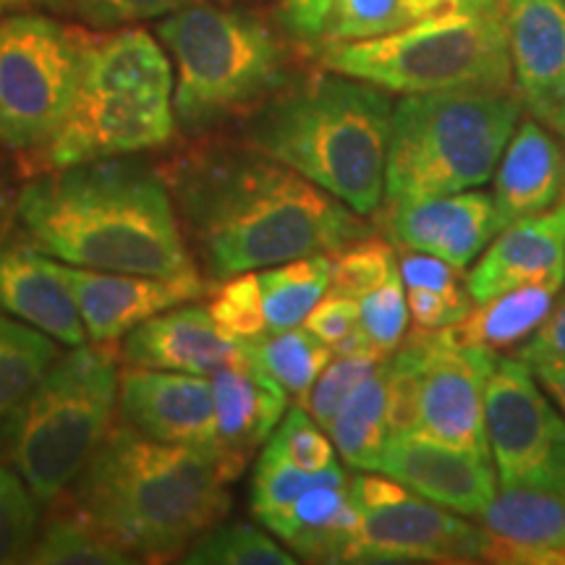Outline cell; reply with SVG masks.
<instances>
[{"mask_svg": "<svg viewBox=\"0 0 565 565\" xmlns=\"http://www.w3.org/2000/svg\"><path fill=\"white\" fill-rule=\"evenodd\" d=\"M179 223L212 286L309 254H333L374 228L364 215L246 141H200L160 168Z\"/></svg>", "mask_w": 565, "mask_h": 565, "instance_id": "1", "label": "cell"}, {"mask_svg": "<svg viewBox=\"0 0 565 565\" xmlns=\"http://www.w3.org/2000/svg\"><path fill=\"white\" fill-rule=\"evenodd\" d=\"M13 225L47 257L137 275L194 270L160 168L137 154L45 171L21 186Z\"/></svg>", "mask_w": 565, "mask_h": 565, "instance_id": "2", "label": "cell"}, {"mask_svg": "<svg viewBox=\"0 0 565 565\" xmlns=\"http://www.w3.org/2000/svg\"><path fill=\"white\" fill-rule=\"evenodd\" d=\"M231 479L215 456L113 424L66 494L126 555L173 561L225 521Z\"/></svg>", "mask_w": 565, "mask_h": 565, "instance_id": "3", "label": "cell"}, {"mask_svg": "<svg viewBox=\"0 0 565 565\" xmlns=\"http://www.w3.org/2000/svg\"><path fill=\"white\" fill-rule=\"evenodd\" d=\"M391 121L385 89L333 71L259 105L242 141L370 217L385 194Z\"/></svg>", "mask_w": 565, "mask_h": 565, "instance_id": "4", "label": "cell"}, {"mask_svg": "<svg viewBox=\"0 0 565 565\" xmlns=\"http://www.w3.org/2000/svg\"><path fill=\"white\" fill-rule=\"evenodd\" d=\"M173 66L150 32L92 34L66 121L34 171L160 150L175 134Z\"/></svg>", "mask_w": 565, "mask_h": 565, "instance_id": "5", "label": "cell"}, {"mask_svg": "<svg viewBox=\"0 0 565 565\" xmlns=\"http://www.w3.org/2000/svg\"><path fill=\"white\" fill-rule=\"evenodd\" d=\"M508 0H463L406 30L356 42H330L328 71L385 92H511Z\"/></svg>", "mask_w": 565, "mask_h": 565, "instance_id": "6", "label": "cell"}, {"mask_svg": "<svg viewBox=\"0 0 565 565\" xmlns=\"http://www.w3.org/2000/svg\"><path fill=\"white\" fill-rule=\"evenodd\" d=\"M521 100L511 92H429L393 105L383 204L448 196L494 175Z\"/></svg>", "mask_w": 565, "mask_h": 565, "instance_id": "7", "label": "cell"}, {"mask_svg": "<svg viewBox=\"0 0 565 565\" xmlns=\"http://www.w3.org/2000/svg\"><path fill=\"white\" fill-rule=\"evenodd\" d=\"M121 356L110 343L58 353L6 427L9 458L40 503L63 498L110 433Z\"/></svg>", "mask_w": 565, "mask_h": 565, "instance_id": "8", "label": "cell"}, {"mask_svg": "<svg viewBox=\"0 0 565 565\" xmlns=\"http://www.w3.org/2000/svg\"><path fill=\"white\" fill-rule=\"evenodd\" d=\"M175 63L173 110L183 134L215 129L265 105L286 84V51L263 19L217 6H186L158 24Z\"/></svg>", "mask_w": 565, "mask_h": 565, "instance_id": "9", "label": "cell"}, {"mask_svg": "<svg viewBox=\"0 0 565 565\" xmlns=\"http://www.w3.org/2000/svg\"><path fill=\"white\" fill-rule=\"evenodd\" d=\"M92 34L40 13L0 19V147L38 154L66 121Z\"/></svg>", "mask_w": 565, "mask_h": 565, "instance_id": "10", "label": "cell"}, {"mask_svg": "<svg viewBox=\"0 0 565 565\" xmlns=\"http://www.w3.org/2000/svg\"><path fill=\"white\" fill-rule=\"evenodd\" d=\"M490 456L503 487L565 494V414L542 393L532 366L498 356L487 380Z\"/></svg>", "mask_w": 565, "mask_h": 565, "instance_id": "11", "label": "cell"}, {"mask_svg": "<svg viewBox=\"0 0 565 565\" xmlns=\"http://www.w3.org/2000/svg\"><path fill=\"white\" fill-rule=\"evenodd\" d=\"M422 343L416 429L482 458L490 456L484 391L498 353L458 345L443 330L416 328Z\"/></svg>", "mask_w": 565, "mask_h": 565, "instance_id": "12", "label": "cell"}, {"mask_svg": "<svg viewBox=\"0 0 565 565\" xmlns=\"http://www.w3.org/2000/svg\"><path fill=\"white\" fill-rule=\"evenodd\" d=\"M482 561L479 526L406 487L398 498L362 508V532L343 563H475Z\"/></svg>", "mask_w": 565, "mask_h": 565, "instance_id": "13", "label": "cell"}, {"mask_svg": "<svg viewBox=\"0 0 565 565\" xmlns=\"http://www.w3.org/2000/svg\"><path fill=\"white\" fill-rule=\"evenodd\" d=\"M89 343H116L150 317L210 296L212 282L200 267L179 275L108 273L61 265Z\"/></svg>", "mask_w": 565, "mask_h": 565, "instance_id": "14", "label": "cell"}, {"mask_svg": "<svg viewBox=\"0 0 565 565\" xmlns=\"http://www.w3.org/2000/svg\"><path fill=\"white\" fill-rule=\"evenodd\" d=\"M118 408L124 422L145 437L217 458L215 401L202 374L129 366L121 372Z\"/></svg>", "mask_w": 565, "mask_h": 565, "instance_id": "15", "label": "cell"}, {"mask_svg": "<svg viewBox=\"0 0 565 565\" xmlns=\"http://www.w3.org/2000/svg\"><path fill=\"white\" fill-rule=\"evenodd\" d=\"M377 217L395 249L435 254L456 270L475 263L500 231L492 194L479 189L385 204L377 210Z\"/></svg>", "mask_w": 565, "mask_h": 565, "instance_id": "16", "label": "cell"}, {"mask_svg": "<svg viewBox=\"0 0 565 565\" xmlns=\"http://www.w3.org/2000/svg\"><path fill=\"white\" fill-rule=\"evenodd\" d=\"M380 475L461 515H479L498 492L492 458L435 440L419 429L387 437Z\"/></svg>", "mask_w": 565, "mask_h": 565, "instance_id": "17", "label": "cell"}, {"mask_svg": "<svg viewBox=\"0 0 565 565\" xmlns=\"http://www.w3.org/2000/svg\"><path fill=\"white\" fill-rule=\"evenodd\" d=\"M529 282L563 288L565 200L503 225L466 275V291L479 303Z\"/></svg>", "mask_w": 565, "mask_h": 565, "instance_id": "18", "label": "cell"}, {"mask_svg": "<svg viewBox=\"0 0 565 565\" xmlns=\"http://www.w3.org/2000/svg\"><path fill=\"white\" fill-rule=\"evenodd\" d=\"M215 401L217 461L225 477L238 479L259 445L270 440L282 414L288 412V393L270 374L242 356L210 374Z\"/></svg>", "mask_w": 565, "mask_h": 565, "instance_id": "19", "label": "cell"}, {"mask_svg": "<svg viewBox=\"0 0 565 565\" xmlns=\"http://www.w3.org/2000/svg\"><path fill=\"white\" fill-rule=\"evenodd\" d=\"M0 312L51 335L68 349L89 343L61 263L24 238L0 242Z\"/></svg>", "mask_w": 565, "mask_h": 565, "instance_id": "20", "label": "cell"}, {"mask_svg": "<svg viewBox=\"0 0 565 565\" xmlns=\"http://www.w3.org/2000/svg\"><path fill=\"white\" fill-rule=\"evenodd\" d=\"M479 521L487 563H565V494L503 487L479 513Z\"/></svg>", "mask_w": 565, "mask_h": 565, "instance_id": "21", "label": "cell"}, {"mask_svg": "<svg viewBox=\"0 0 565 565\" xmlns=\"http://www.w3.org/2000/svg\"><path fill=\"white\" fill-rule=\"evenodd\" d=\"M242 356V341L225 335L204 307L168 309L124 335L121 359L131 366L186 374L217 372Z\"/></svg>", "mask_w": 565, "mask_h": 565, "instance_id": "22", "label": "cell"}, {"mask_svg": "<svg viewBox=\"0 0 565 565\" xmlns=\"http://www.w3.org/2000/svg\"><path fill=\"white\" fill-rule=\"evenodd\" d=\"M505 26L513 87L540 116L565 100V0H508Z\"/></svg>", "mask_w": 565, "mask_h": 565, "instance_id": "23", "label": "cell"}, {"mask_svg": "<svg viewBox=\"0 0 565 565\" xmlns=\"http://www.w3.org/2000/svg\"><path fill=\"white\" fill-rule=\"evenodd\" d=\"M494 210L500 228L565 200V158L553 134L524 118L494 168Z\"/></svg>", "mask_w": 565, "mask_h": 565, "instance_id": "24", "label": "cell"}, {"mask_svg": "<svg viewBox=\"0 0 565 565\" xmlns=\"http://www.w3.org/2000/svg\"><path fill=\"white\" fill-rule=\"evenodd\" d=\"M294 555L315 563H343L345 553L362 532V508L345 484H322L307 490L273 524Z\"/></svg>", "mask_w": 565, "mask_h": 565, "instance_id": "25", "label": "cell"}, {"mask_svg": "<svg viewBox=\"0 0 565 565\" xmlns=\"http://www.w3.org/2000/svg\"><path fill=\"white\" fill-rule=\"evenodd\" d=\"M557 294L561 288L545 286V282L511 288V291L479 301L477 309H471L461 322L443 328V333L458 345H479L494 353L513 349L540 328L553 309Z\"/></svg>", "mask_w": 565, "mask_h": 565, "instance_id": "26", "label": "cell"}, {"mask_svg": "<svg viewBox=\"0 0 565 565\" xmlns=\"http://www.w3.org/2000/svg\"><path fill=\"white\" fill-rule=\"evenodd\" d=\"M385 362L349 395L328 429L338 454L356 471H380V458L391 437Z\"/></svg>", "mask_w": 565, "mask_h": 565, "instance_id": "27", "label": "cell"}, {"mask_svg": "<svg viewBox=\"0 0 565 565\" xmlns=\"http://www.w3.org/2000/svg\"><path fill=\"white\" fill-rule=\"evenodd\" d=\"M267 333L299 328L330 288V254H309L259 273Z\"/></svg>", "mask_w": 565, "mask_h": 565, "instance_id": "28", "label": "cell"}, {"mask_svg": "<svg viewBox=\"0 0 565 565\" xmlns=\"http://www.w3.org/2000/svg\"><path fill=\"white\" fill-rule=\"evenodd\" d=\"M244 356L270 374L288 395L303 401L312 391L324 366L333 359V349L315 338L307 328L263 333L249 341H242Z\"/></svg>", "mask_w": 565, "mask_h": 565, "instance_id": "29", "label": "cell"}, {"mask_svg": "<svg viewBox=\"0 0 565 565\" xmlns=\"http://www.w3.org/2000/svg\"><path fill=\"white\" fill-rule=\"evenodd\" d=\"M58 359V341L0 312V424L24 404Z\"/></svg>", "mask_w": 565, "mask_h": 565, "instance_id": "30", "label": "cell"}, {"mask_svg": "<svg viewBox=\"0 0 565 565\" xmlns=\"http://www.w3.org/2000/svg\"><path fill=\"white\" fill-rule=\"evenodd\" d=\"M461 3L463 0H333L328 45L401 32L416 21L437 17Z\"/></svg>", "mask_w": 565, "mask_h": 565, "instance_id": "31", "label": "cell"}, {"mask_svg": "<svg viewBox=\"0 0 565 565\" xmlns=\"http://www.w3.org/2000/svg\"><path fill=\"white\" fill-rule=\"evenodd\" d=\"M24 563L40 565H121L134 557L113 545L100 529L84 519L79 511L55 513L34 536Z\"/></svg>", "mask_w": 565, "mask_h": 565, "instance_id": "32", "label": "cell"}, {"mask_svg": "<svg viewBox=\"0 0 565 565\" xmlns=\"http://www.w3.org/2000/svg\"><path fill=\"white\" fill-rule=\"evenodd\" d=\"M349 477L341 466L333 463L322 471H301L294 463L282 461L270 448L263 450L252 479V511L263 524H273L280 513H286L307 490L322 484H345Z\"/></svg>", "mask_w": 565, "mask_h": 565, "instance_id": "33", "label": "cell"}, {"mask_svg": "<svg viewBox=\"0 0 565 565\" xmlns=\"http://www.w3.org/2000/svg\"><path fill=\"white\" fill-rule=\"evenodd\" d=\"M189 565H291L296 555L252 524H217L183 555Z\"/></svg>", "mask_w": 565, "mask_h": 565, "instance_id": "34", "label": "cell"}, {"mask_svg": "<svg viewBox=\"0 0 565 565\" xmlns=\"http://www.w3.org/2000/svg\"><path fill=\"white\" fill-rule=\"evenodd\" d=\"M398 267L395 246L387 238H380L377 233L359 238L343 249L330 254V288L328 291L362 299L372 288L391 278V273Z\"/></svg>", "mask_w": 565, "mask_h": 565, "instance_id": "35", "label": "cell"}, {"mask_svg": "<svg viewBox=\"0 0 565 565\" xmlns=\"http://www.w3.org/2000/svg\"><path fill=\"white\" fill-rule=\"evenodd\" d=\"M207 312L217 328L236 341H249L267 333L259 275L252 270L215 282L210 291Z\"/></svg>", "mask_w": 565, "mask_h": 565, "instance_id": "36", "label": "cell"}, {"mask_svg": "<svg viewBox=\"0 0 565 565\" xmlns=\"http://www.w3.org/2000/svg\"><path fill=\"white\" fill-rule=\"evenodd\" d=\"M38 503L24 479L0 463V565L26 561L38 536Z\"/></svg>", "mask_w": 565, "mask_h": 565, "instance_id": "37", "label": "cell"}, {"mask_svg": "<svg viewBox=\"0 0 565 565\" xmlns=\"http://www.w3.org/2000/svg\"><path fill=\"white\" fill-rule=\"evenodd\" d=\"M383 362L385 359L364 356V353H333V359L317 377L301 406L322 429H330V424L349 401V395Z\"/></svg>", "mask_w": 565, "mask_h": 565, "instance_id": "38", "label": "cell"}, {"mask_svg": "<svg viewBox=\"0 0 565 565\" xmlns=\"http://www.w3.org/2000/svg\"><path fill=\"white\" fill-rule=\"evenodd\" d=\"M408 317L412 315H408L406 286L398 267L391 273V278L359 299V324L374 349L385 356H391L406 338Z\"/></svg>", "mask_w": 565, "mask_h": 565, "instance_id": "39", "label": "cell"}, {"mask_svg": "<svg viewBox=\"0 0 565 565\" xmlns=\"http://www.w3.org/2000/svg\"><path fill=\"white\" fill-rule=\"evenodd\" d=\"M265 448L301 471H322L335 463L333 443L320 433V424L301 404L282 414V422L275 427Z\"/></svg>", "mask_w": 565, "mask_h": 565, "instance_id": "40", "label": "cell"}, {"mask_svg": "<svg viewBox=\"0 0 565 565\" xmlns=\"http://www.w3.org/2000/svg\"><path fill=\"white\" fill-rule=\"evenodd\" d=\"M194 0H79L76 11L95 26H124L145 19L171 17Z\"/></svg>", "mask_w": 565, "mask_h": 565, "instance_id": "41", "label": "cell"}, {"mask_svg": "<svg viewBox=\"0 0 565 565\" xmlns=\"http://www.w3.org/2000/svg\"><path fill=\"white\" fill-rule=\"evenodd\" d=\"M303 328L335 351L345 338L359 330V301L351 296L328 291L307 315Z\"/></svg>", "mask_w": 565, "mask_h": 565, "instance_id": "42", "label": "cell"}, {"mask_svg": "<svg viewBox=\"0 0 565 565\" xmlns=\"http://www.w3.org/2000/svg\"><path fill=\"white\" fill-rule=\"evenodd\" d=\"M406 301H408V315L414 317L416 328L422 330H443L450 324L461 322L466 315L471 312V299L469 291L461 294H437L429 288H406Z\"/></svg>", "mask_w": 565, "mask_h": 565, "instance_id": "43", "label": "cell"}, {"mask_svg": "<svg viewBox=\"0 0 565 565\" xmlns=\"http://www.w3.org/2000/svg\"><path fill=\"white\" fill-rule=\"evenodd\" d=\"M515 356L532 370L565 362V294L553 303L540 328L515 349Z\"/></svg>", "mask_w": 565, "mask_h": 565, "instance_id": "44", "label": "cell"}, {"mask_svg": "<svg viewBox=\"0 0 565 565\" xmlns=\"http://www.w3.org/2000/svg\"><path fill=\"white\" fill-rule=\"evenodd\" d=\"M398 270L406 288H429V291L437 294L466 291V288H461V282H458V273L461 270H456L454 265L435 257V254L401 252Z\"/></svg>", "mask_w": 565, "mask_h": 565, "instance_id": "45", "label": "cell"}, {"mask_svg": "<svg viewBox=\"0 0 565 565\" xmlns=\"http://www.w3.org/2000/svg\"><path fill=\"white\" fill-rule=\"evenodd\" d=\"M333 0H280L282 26L299 42H317L328 34Z\"/></svg>", "mask_w": 565, "mask_h": 565, "instance_id": "46", "label": "cell"}, {"mask_svg": "<svg viewBox=\"0 0 565 565\" xmlns=\"http://www.w3.org/2000/svg\"><path fill=\"white\" fill-rule=\"evenodd\" d=\"M19 192H21V189L13 186L9 168H6V162L0 160V242H3V238L9 236V231H11V225H13Z\"/></svg>", "mask_w": 565, "mask_h": 565, "instance_id": "47", "label": "cell"}, {"mask_svg": "<svg viewBox=\"0 0 565 565\" xmlns=\"http://www.w3.org/2000/svg\"><path fill=\"white\" fill-rule=\"evenodd\" d=\"M536 374L545 391L553 395V401L561 406V412L565 414V362L561 364H545V366H536L532 370Z\"/></svg>", "mask_w": 565, "mask_h": 565, "instance_id": "48", "label": "cell"}, {"mask_svg": "<svg viewBox=\"0 0 565 565\" xmlns=\"http://www.w3.org/2000/svg\"><path fill=\"white\" fill-rule=\"evenodd\" d=\"M79 0H0V19L11 17V13H24L34 9H51V11H76Z\"/></svg>", "mask_w": 565, "mask_h": 565, "instance_id": "49", "label": "cell"}, {"mask_svg": "<svg viewBox=\"0 0 565 565\" xmlns=\"http://www.w3.org/2000/svg\"><path fill=\"white\" fill-rule=\"evenodd\" d=\"M536 118H540V121H545L550 126V131H555L557 137L565 141V100L553 105V108L542 110Z\"/></svg>", "mask_w": 565, "mask_h": 565, "instance_id": "50", "label": "cell"}]
</instances>
